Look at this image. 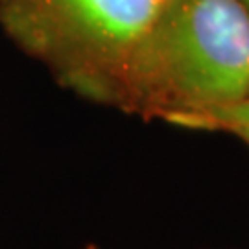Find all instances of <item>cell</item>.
<instances>
[{"label":"cell","instance_id":"obj_1","mask_svg":"<svg viewBox=\"0 0 249 249\" xmlns=\"http://www.w3.org/2000/svg\"><path fill=\"white\" fill-rule=\"evenodd\" d=\"M248 94V4L162 0L125 69L115 107L170 122L220 109Z\"/></svg>","mask_w":249,"mask_h":249},{"label":"cell","instance_id":"obj_2","mask_svg":"<svg viewBox=\"0 0 249 249\" xmlns=\"http://www.w3.org/2000/svg\"><path fill=\"white\" fill-rule=\"evenodd\" d=\"M162 0H0V28L81 98L115 107Z\"/></svg>","mask_w":249,"mask_h":249},{"label":"cell","instance_id":"obj_3","mask_svg":"<svg viewBox=\"0 0 249 249\" xmlns=\"http://www.w3.org/2000/svg\"><path fill=\"white\" fill-rule=\"evenodd\" d=\"M168 124L199 131H229L234 135L249 131V94L214 111L172 118Z\"/></svg>","mask_w":249,"mask_h":249},{"label":"cell","instance_id":"obj_4","mask_svg":"<svg viewBox=\"0 0 249 249\" xmlns=\"http://www.w3.org/2000/svg\"><path fill=\"white\" fill-rule=\"evenodd\" d=\"M236 137H240L242 141H244V142H246V144H248V146H249V131H244V133H238V135H236Z\"/></svg>","mask_w":249,"mask_h":249},{"label":"cell","instance_id":"obj_5","mask_svg":"<svg viewBox=\"0 0 249 249\" xmlns=\"http://www.w3.org/2000/svg\"><path fill=\"white\" fill-rule=\"evenodd\" d=\"M244 2H246V4H248V8H249V0H244Z\"/></svg>","mask_w":249,"mask_h":249},{"label":"cell","instance_id":"obj_6","mask_svg":"<svg viewBox=\"0 0 249 249\" xmlns=\"http://www.w3.org/2000/svg\"><path fill=\"white\" fill-rule=\"evenodd\" d=\"M87 249H96V248H87Z\"/></svg>","mask_w":249,"mask_h":249}]
</instances>
